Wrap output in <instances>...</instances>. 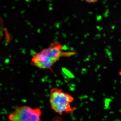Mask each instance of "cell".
<instances>
[{
	"label": "cell",
	"mask_w": 121,
	"mask_h": 121,
	"mask_svg": "<svg viewBox=\"0 0 121 121\" xmlns=\"http://www.w3.org/2000/svg\"><path fill=\"white\" fill-rule=\"evenodd\" d=\"M64 46L58 42L51 43L47 48L33 56L31 64L40 69H49L62 56H70L75 52H64Z\"/></svg>",
	"instance_id": "1"
},
{
	"label": "cell",
	"mask_w": 121,
	"mask_h": 121,
	"mask_svg": "<svg viewBox=\"0 0 121 121\" xmlns=\"http://www.w3.org/2000/svg\"><path fill=\"white\" fill-rule=\"evenodd\" d=\"M74 99L70 95L63 91L61 89L54 87L50 90V102L52 109L56 112L62 115L70 113L75 109L71 104Z\"/></svg>",
	"instance_id": "2"
},
{
	"label": "cell",
	"mask_w": 121,
	"mask_h": 121,
	"mask_svg": "<svg viewBox=\"0 0 121 121\" xmlns=\"http://www.w3.org/2000/svg\"><path fill=\"white\" fill-rule=\"evenodd\" d=\"M41 114L40 108H33L26 105L17 106L8 117L10 121H41Z\"/></svg>",
	"instance_id": "3"
},
{
	"label": "cell",
	"mask_w": 121,
	"mask_h": 121,
	"mask_svg": "<svg viewBox=\"0 0 121 121\" xmlns=\"http://www.w3.org/2000/svg\"><path fill=\"white\" fill-rule=\"evenodd\" d=\"M84 1L88 4H95L99 0H84Z\"/></svg>",
	"instance_id": "4"
},
{
	"label": "cell",
	"mask_w": 121,
	"mask_h": 121,
	"mask_svg": "<svg viewBox=\"0 0 121 121\" xmlns=\"http://www.w3.org/2000/svg\"></svg>",
	"instance_id": "5"
}]
</instances>
